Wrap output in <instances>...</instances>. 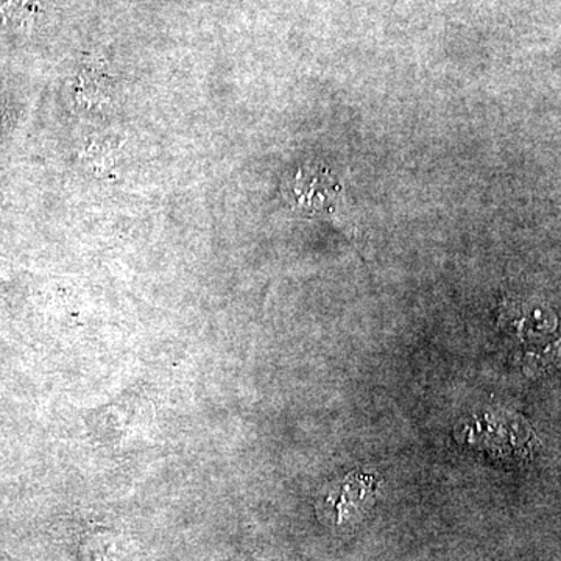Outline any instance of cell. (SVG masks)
Wrapping results in <instances>:
<instances>
[{"label": "cell", "instance_id": "6da1fadb", "mask_svg": "<svg viewBox=\"0 0 561 561\" xmlns=\"http://www.w3.org/2000/svg\"><path fill=\"white\" fill-rule=\"evenodd\" d=\"M0 13L18 27L31 24L36 13V0H0Z\"/></svg>", "mask_w": 561, "mask_h": 561}]
</instances>
